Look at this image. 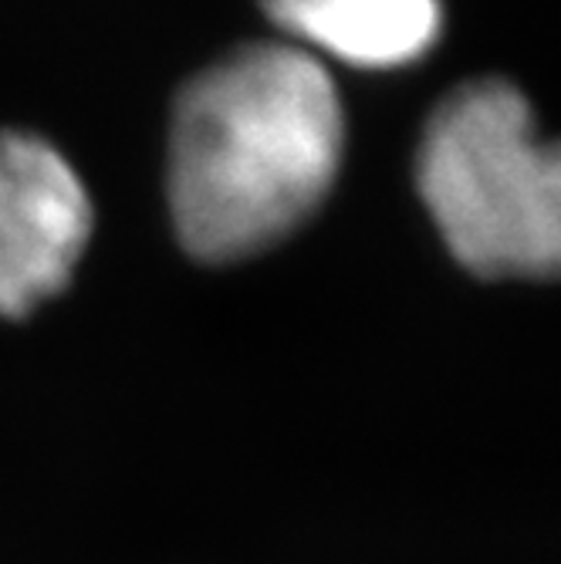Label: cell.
<instances>
[{
	"instance_id": "cell-4",
	"label": "cell",
	"mask_w": 561,
	"mask_h": 564,
	"mask_svg": "<svg viewBox=\"0 0 561 564\" xmlns=\"http://www.w3.org/2000/svg\"><path fill=\"white\" fill-rule=\"evenodd\" d=\"M278 28L355 68H399L433 47L440 0H265Z\"/></svg>"
},
{
	"instance_id": "cell-1",
	"label": "cell",
	"mask_w": 561,
	"mask_h": 564,
	"mask_svg": "<svg viewBox=\"0 0 561 564\" xmlns=\"http://www.w3.org/2000/svg\"><path fill=\"white\" fill-rule=\"evenodd\" d=\"M345 116L328 72L294 44H250L196 75L170 139L180 243L224 264L309 220L332 189Z\"/></svg>"
},
{
	"instance_id": "cell-2",
	"label": "cell",
	"mask_w": 561,
	"mask_h": 564,
	"mask_svg": "<svg viewBox=\"0 0 561 564\" xmlns=\"http://www.w3.org/2000/svg\"><path fill=\"white\" fill-rule=\"evenodd\" d=\"M417 183L450 253L477 278L558 271V152L515 85L490 78L446 95L427 122Z\"/></svg>"
},
{
	"instance_id": "cell-3",
	"label": "cell",
	"mask_w": 561,
	"mask_h": 564,
	"mask_svg": "<svg viewBox=\"0 0 561 564\" xmlns=\"http://www.w3.org/2000/svg\"><path fill=\"white\" fill-rule=\"evenodd\" d=\"M91 199L65 156L37 135L0 132V315L24 318L75 274Z\"/></svg>"
}]
</instances>
